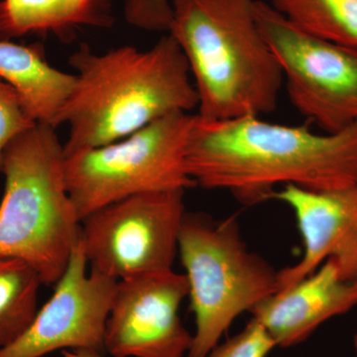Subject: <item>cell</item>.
I'll use <instances>...</instances> for the list:
<instances>
[{
    "label": "cell",
    "mask_w": 357,
    "mask_h": 357,
    "mask_svg": "<svg viewBox=\"0 0 357 357\" xmlns=\"http://www.w3.org/2000/svg\"><path fill=\"white\" fill-rule=\"evenodd\" d=\"M77 81L54 128H69L64 153L109 144L175 112L198 107L189 65L172 35L151 49L96 53L83 45L70 57Z\"/></svg>",
    "instance_id": "2"
},
{
    "label": "cell",
    "mask_w": 357,
    "mask_h": 357,
    "mask_svg": "<svg viewBox=\"0 0 357 357\" xmlns=\"http://www.w3.org/2000/svg\"><path fill=\"white\" fill-rule=\"evenodd\" d=\"M35 124L37 122L26 112L17 91L0 79V172L7 146Z\"/></svg>",
    "instance_id": "17"
},
{
    "label": "cell",
    "mask_w": 357,
    "mask_h": 357,
    "mask_svg": "<svg viewBox=\"0 0 357 357\" xmlns=\"http://www.w3.org/2000/svg\"><path fill=\"white\" fill-rule=\"evenodd\" d=\"M169 34L194 77L199 116L227 121L274 112L283 84L255 0H171Z\"/></svg>",
    "instance_id": "3"
},
{
    "label": "cell",
    "mask_w": 357,
    "mask_h": 357,
    "mask_svg": "<svg viewBox=\"0 0 357 357\" xmlns=\"http://www.w3.org/2000/svg\"><path fill=\"white\" fill-rule=\"evenodd\" d=\"M289 21L333 43L357 47V0H271Z\"/></svg>",
    "instance_id": "16"
},
{
    "label": "cell",
    "mask_w": 357,
    "mask_h": 357,
    "mask_svg": "<svg viewBox=\"0 0 357 357\" xmlns=\"http://www.w3.org/2000/svg\"><path fill=\"white\" fill-rule=\"evenodd\" d=\"M185 190L136 195L82 220L91 269L115 280L173 269L185 215Z\"/></svg>",
    "instance_id": "8"
},
{
    "label": "cell",
    "mask_w": 357,
    "mask_h": 357,
    "mask_svg": "<svg viewBox=\"0 0 357 357\" xmlns=\"http://www.w3.org/2000/svg\"><path fill=\"white\" fill-rule=\"evenodd\" d=\"M357 306V280H344L328 258L314 273L253 307L252 319L270 333L277 347L302 344L319 326Z\"/></svg>",
    "instance_id": "12"
},
{
    "label": "cell",
    "mask_w": 357,
    "mask_h": 357,
    "mask_svg": "<svg viewBox=\"0 0 357 357\" xmlns=\"http://www.w3.org/2000/svg\"><path fill=\"white\" fill-rule=\"evenodd\" d=\"M187 171L197 185L223 190L246 206L271 199L278 185L326 192L357 185V122L335 133L263 121L195 115Z\"/></svg>",
    "instance_id": "1"
},
{
    "label": "cell",
    "mask_w": 357,
    "mask_h": 357,
    "mask_svg": "<svg viewBox=\"0 0 357 357\" xmlns=\"http://www.w3.org/2000/svg\"><path fill=\"white\" fill-rule=\"evenodd\" d=\"M62 357H107L103 352L89 351V349H75V351H63ZM114 357V356H112Z\"/></svg>",
    "instance_id": "20"
},
{
    "label": "cell",
    "mask_w": 357,
    "mask_h": 357,
    "mask_svg": "<svg viewBox=\"0 0 357 357\" xmlns=\"http://www.w3.org/2000/svg\"><path fill=\"white\" fill-rule=\"evenodd\" d=\"M0 79L17 91L33 121L53 128L77 81L48 62L41 43L6 40H0Z\"/></svg>",
    "instance_id": "13"
},
{
    "label": "cell",
    "mask_w": 357,
    "mask_h": 357,
    "mask_svg": "<svg viewBox=\"0 0 357 357\" xmlns=\"http://www.w3.org/2000/svg\"><path fill=\"white\" fill-rule=\"evenodd\" d=\"M354 351H356V357H357V333H356V335H354Z\"/></svg>",
    "instance_id": "21"
},
{
    "label": "cell",
    "mask_w": 357,
    "mask_h": 357,
    "mask_svg": "<svg viewBox=\"0 0 357 357\" xmlns=\"http://www.w3.org/2000/svg\"><path fill=\"white\" fill-rule=\"evenodd\" d=\"M0 173V255L24 260L43 285H54L81 239L82 222L56 128L37 123L17 136L4 151Z\"/></svg>",
    "instance_id": "4"
},
{
    "label": "cell",
    "mask_w": 357,
    "mask_h": 357,
    "mask_svg": "<svg viewBox=\"0 0 357 357\" xmlns=\"http://www.w3.org/2000/svg\"><path fill=\"white\" fill-rule=\"evenodd\" d=\"M194 117L175 112L121 140L66 155L68 191L81 220L129 197L197 185L185 164Z\"/></svg>",
    "instance_id": "6"
},
{
    "label": "cell",
    "mask_w": 357,
    "mask_h": 357,
    "mask_svg": "<svg viewBox=\"0 0 357 357\" xmlns=\"http://www.w3.org/2000/svg\"><path fill=\"white\" fill-rule=\"evenodd\" d=\"M178 252L196 321L185 357H206L239 314L278 292V272L249 250L236 217L185 213Z\"/></svg>",
    "instance_id": "5"
},
{
    "label": "cell",
    "mask_w": 357,
    "mask_h": 357,
    "mask_svg": "<svg viewBox=\"0 0 357 357\" xmlns=\"http://www.w3.org/2000/svg\"><path fill=\"white\" fill-rule=\"evenodd\" d=\"M42 283L24 260L0 255V349L13 344L28 330L38 312Z\"/></svg>",
    "instance_id": "15"
},
{
    "label": "cell",
    "mask_w": 357,
    "mask_h": 357,
    "mask_svg": "<svg viewBox=\"0 0 357 357\" xmlns=\"http://www.w3.org/2000/svg\"><path fill=\"white\" fill-rule=\"evenodd\" d=\"M189 295L185 274L173 269L117 282L105 332V351L114 357H184L192 335L181 321Z\"/></svg>",
    "instance_id": "10"
},
{
    "label": "cell",
    "mask_w": 357,
    "mask_h": 357,
    "mask_svg": "<svg viewBox=\"0 0 357 357\" xmlns=\"http://www.w3.org/2000/svg\"><path fill=\"white\" fill-rule=\"evenodd\" d=\"M271 199L292 208L305 248L299 262L278 271L277 293L314 273L328 258L337 263L344 280H357V185L318 192L285 185Z\"/></svg>",
    "instance_id": "11"
},
{
    "label": "cell",
    "mask_w": 357,
    "mask_h": 357,
    "mask_svg": "<svg viewBox=\"0 0 357 357\" xmlns=\"http://www.w3.org/2000/svg\"><path fill=\"white\" fill-rule=\"evenodd\" d=\"M81 239L69 264L53 286L28 330L0 349V357H43L58 351H105V332L117 280L96 270L88 272Z\"/></svg>",
    "instance_id": "9"
},
{
    "label": "cell",
    "mask_w": 357,
    "mask_h": 357,
    "mask_svg": "<svg viewBox=\"0 0 357 357\" xmlns=\"http://www.w3.org/2000/svg\"><path fill=\"white\" fill-rule=\"evenodd\" d=\"M172 16L171 0H126L124 4L128 24L145 31L168 32Z\"/></svg>",
    "instance_id": "19"
},
{
    "label": "cell",
    "mask_w": 357,
    "mask_h": 357,
    "mask_svg": "<svg viewBox=\"0 0 357 357\" xmlns=\"http://www.w3.org/2000/svg\"><path fill=\"white\" fill-rule=\"evenodd\" d=\"M277 347L273 337L255 319L223 344H218L206 357H267Z\"/></svg>",
    "instance_id": "18"
},
{
    "label": "cell",
    "mask_w": 357,
    "mask_h": 357,
    "mask_svg": "<svg viewBox=\"0 0 357 357\" xmlns=\"http://www.w3.org/2000/svg\"><path fill=\"white\" fill-rule=\"evenodd\" d=\"M114 24L112 0H0V40L55 35L72 41L84 27Z\"/></svg>",
    "instance_id": "14"
},
{
    "label": "cell",
    "mask_w": 357,
    "mask_h": 357,
    "mask_svg": "<svg viewBox=\"0 0 357 357\" xmlns=\"http://www.w3.org/2000/svg\"><path fill=\"white\" fill-rule=\"evenodd\" d=\"M263 36L285 79L294 107L326 133L357 122V47L300 29L271 4L255 0Z\"/></svg>",
    "instance_id": "7"
}]
</instances>
